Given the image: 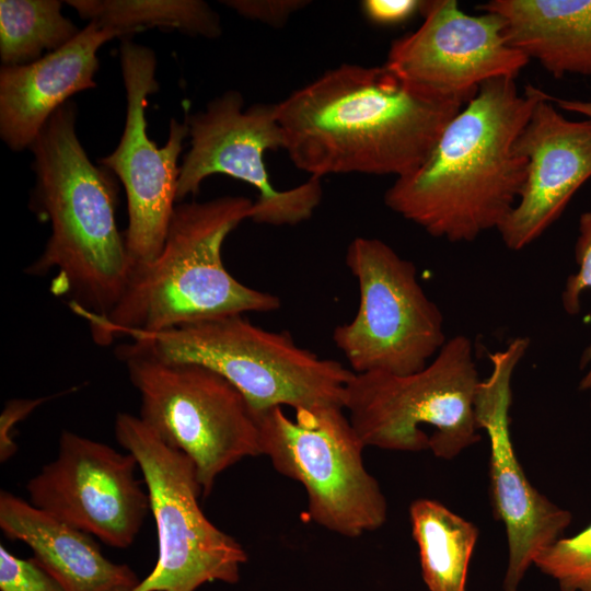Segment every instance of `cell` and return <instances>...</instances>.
Masks as SVG:
<instances>
[{"label":"cell","mask_w":591,"mask_h":591,"mask_svg":"<svg viewBox=\"0 0 591 591\" xmlns=\"http://www.w3.org/2000/svg\"><path fill=\"white\" fill-rule=\"evenodd\" d=\"M467 102L406 86L384 65H341L275 104L283 148L310 177L403 176Z\"/></svg>","instance_id":"cell-1"},{"label":"cell","mask_w":591,"mask_h":591,"mask_svg":"<svg viewBox=\"0 0 591 591\" xmlns=\"http://www.w3.org/2000/svg\"><path fill=\"white\" fill-rule=\"evenodd\" d=\"M545 94L533 85L520 93L511 78L483 83L425 161L387 188V208L453 243L473 242L498 229L517 204L526 175L515 140Z\"/></svg>","instance_id":"cell-2"},{"label":"cell","mask_w":591,"mask_h":591,"mask_svg":"<svg viewBox=\"0 0 591 591\" xmlns=\"http://www.w3.org/2000/svg\"><path fill=\"white\" fill-rule=\"evenodd\" d=\"M77 105H61L30 149L36 175L30 207L50 223L42 254L26 271L54 273L51 291L63 296L86 322L107 315L131 271L125 236L117 228L114 174L89 159L77 135Z\"/></svg>","instance_id":"cell-3"},{"label":"cell","mask_w":591,"mask_h":591,"mask_svg":"<svg viewBox=\"0 0 591 591\" xmlns=\"http://www.w3.org/2000/svg\"><path fill=\"white\" fill-rule=\"evenodd\" d=\"M253 202L244 196H222L177 204L159 255L130 273L107 315L88 321L92 339L107 346L119 336L278 310L277 296L236 280L221 256L227 236L251 218Z\"/></svg>","instance_id":"cell-4"},{"label":"cell","mask_w":591,"mask_h":591,"mask_svg":"<svg viewBox=\"0 0 591 591\" xmlns=\"http://www.w3.org/2000/svg\"><path fill=\"white\" fill-rule=\"evenodd\" d=\"M158 357L204 366L227 379L255 414L337 406L345 409L346 387L355 372L340 362L299 346L288 332H271L240 315L132 335Z\"/></svg>","instance_id":"cell-5"},{"label":"cell","mask_w":591,"mask_h":591,"mask_svg":"<svg viewBox=\"0 0 591 591\" xmlns=\"http://www.w3.org/2000/svg\"><path fill=\"white\" fill-rule=\"evenodd\" d=\"M479 382L473 343L456 335L418 372L354 373L345 409L366 447L431 449L452 459L480 440L474 408Z\"/></svg>","instance_id":"cell-6"},{"label":"cell","mask_w":591,"mask_h":591,"mask_svg":"<svg viewBox=\"0 0 591 591\" xmlns=\"http://www.w3.org/2000/svg\"><path fill=\"white\" fill-rule=\"evenodd\" d=\"M117 357L140 395L139 418L193 462L204 497L227 468L262 455L257 416L222 375L162 359L134 340L119 346Z\"/></svg>","instance_id":"cell-7"},{"label":"cell","mask_w":591,"mask_h":591,"mask_svg":"<svg viewBox=\"0 0 591 591\" xmlns=\"http://www.w3.org/2000/svg\"><path fill=\"white\" fill-rule=\"evenodd\" d=\"M117 442L138 463L158 533V560L132 591H195L207 582L236 583L247 555L204 514L193 462L167 445L139 417L119 413Z\"/></svg>","instance_id":"cell-8"},{"label":"cell","mask_w":591,"mask_h":591,"mask_svg":"<svg viewBox=\"0 0 591 591\" xmlns=\"http://www.w3.org/2000/svg\"><path fill=\"white\" fill-rule=\"evenodd\" d=\"M343 409L300 408L292 420L276 406L256 416L260 454L277 472L304 486L311 520L356 537L382 526L387 506L363 465L366 445Z\"/></svg>","instance_id":"cell-9"},{"label":"cell","mask_w":591,"mask_h":591,"mask_svg":"<svg viewBox=\"0 0 591 591\" xmlns=\"http://www.w3.org/2000/svg\"><path fill=\"white\" fill-rule=\"evenodd\" d=\"M345 262L358 281L359 306L334 329L333 341L354 372L407 375L424 369L447 338L443 315L421 288L414 263L362 236L349 243Z\"/></svg>","instance_id":"cell-10"},{"label":"cell","mask_w":591,"mask_h":591,"mask_svg":"<svg viewBox=\"0 0 591 591\" xmlns=\"http://www.w3.org/2000/svg\"><path fill=\"white\" fill-rule=\"evenodd\" d=\"M185 123L190 147L179 165L177 202L196 195L208 176L224 174L257 190L250 219L258 224L296 225L313 216L323 197L321 178L280 190L268 176L265 152L283 148L275 104L245 108L242 94L231 90Z\"/></svg>","instance_id":"cell-11"},{"label":"cell","mask_w":591,"mask_h":591,"mask_svg":"<svg viewBox=\"0 0 591 591\" xmlns=\"http://www.w3.org/2000/svg\"><path fill=\"white\" fill-rule=\"evenodd\" d=\"M119 60L127 101L125 127L116 149L100 164L119 178L126 192L124 236L132 271L152 262L164 244L177 202L178 157L188 127L171 118L167 141L159 148L148 136L146 118L147 97L159 90L155 55L124 38Z\"/></svg>","instance_id":"cell-12"},{"label":"cell","mask_w":591,"mask_h":591,"mask_svg":"<svg viewBox=\"0 0 591 591\" xmlns=\"http://www.w3.org/2000/svg\"><path fill=\"white\" fill-rule=\"evenodd\" d=\"M424 22L395 39L384 66L427 96L468 102L486 81L511 78L530 61L510 46L503 19L470 15L455 0L421 1Z\"/></svg>","instance_id":"cell-13"},{"label":"cell","mask_w":591,"mask_h":591,"mask_svg":"<svg viewBox=\"0 0 591 591\" xmlns=\"http://www.w3.org/2000/svg\"><path fill=\"white\" fill-rule=\"evenodd\" d=\"M136 468L131 453L63 430L57 457L26 485L28 501L106 545L126 548L150 511L149 494L136 478Z\"/></svg>","instance_id":"cell-14"},{"label":"cell","mask_w":591,"mask_h":591,"mask_svg":"<svg viewBox=\"0 0 591 591\" xmlns=\"http://www.w3.org/2000/svg\"><path fill=\"white\" fill-rule=\"evenodd\" d=\"M529 346L530 338L517 337L503 350L489 355L493 370L479 382L474 402L478 429L485 430L490 440V503L507 532L503 591H518L537 554L560 538L571 522L568 510L553 503L530 483L511 441V379Z\"/></svg>","instance_id":"cell-15"},{"label":"cell","mask_w":591,"mask_h":591,"mask_svg":"<svg viewBox=\"0 0 591 591\" xmlns=\"http://www.w3.org/2000/svg\"><path fill=\"white\" fill-rule=\"evenodd\" d=\"M547 93L536 103L514 150L526 160L517 204L497 229L506 247L520 251L559 219L591 178V120H570Z\"/></svg>","instance_id":"cell-16"},{"label":"cell","mask_w":591,"mask_h":591,"mask_svg":"<svg viewBox=\"0 0 591 591\" xmlns=\"http://www.w3.org/2000/svg\"><path fill=\"white\" fill-rule=\"evenodd\" d=\"M126 35L90 21L63 47L0 69V137L13 151L30 149L50 116L78 92L96 85L99 49Z\"/></svg>","instance_id":"cell-17"},{"label":"cell","mask_w":591,"mask_h":591,"mask_svg":"<svg viewBox=\"0 0 591 591\" xmlns=\"http://www.w3.org/2000/svg\"><path fill=\"white\" fill-rule=\"evenodd\" d=\"M0 529L25 543L65 591H132L141 581L129 566L107 559L91 534L5 490L0 491Z\"/></svg>","instance_id":"cell-18"},{"label":"cell","mask_w":591,"mask_h":591,"mask_svg":"<svg viewBox=\"0 0 591 591\" xmlns=\"http://www.w3.org/2000/svg\"><path fill=\"white\" fill-rule=\"evenodd\" d=\"M477 9L500 15L508 44L555 78L591 76V0H493Z\"/></svg>","instance_id":"cell-19"},{"label":"cell","mask_w":591,"mask_h":591,"mask_svg":"<svg viewBox=\"0 0 591 591\" xmlns=\"http://www.w3.org/2000/svg\"><path fill=\"white\" fill-rule=\"evenodd\" d=\"M409 518L428 590L465 591L478 529L442 503L425 498L412 502Z\"/></svg>","instance_id":"cell-20"},{"label":"cell","mask_w":591,"mask_h":591,"mask_svg":"<svg viewBox=\"0 0 591 591\" xmlns=\"http://www.w3.org/2000/svg\"><path fill=\"white\" fill-rule=\"evenodd\" d=\"M78 14L126 36L151 27L218 37L222 30L218 14L200 0H68Z\"/></svg>","instance_id":"cell-21"},{"label":"cell","mask_w":591,"mask_h":591,"mask_svg":"<svg viewBox=\"0 0 591 591\" xmlns=\"http://www.w3.org/2000/svg\"><path fill=\"white\" fill-rule=\"evenodd\" d=\"M57 0L0 1V59L20 66L39 59L71 42L81 30L62 15Z\"/></svg>","instance_id":"cell-22"},{"label":"cell","mask_w":591,"mask_h":591,"mask_svg":"<svg viewBox=\"0 0 591 591\" xmlns=\"http://www.w3.org/2000/svg\"><path fill=\"white\" fill-rule=\"evenodd\" d=\"M533 564L555 579L560 591H591V523L542 549Z\"/></svg>","instance_id":"cell-23"},{"label":"cell","mask_w":591,"mask_h":591,"mask_svg":"<svg viewBox=\"0 0 591 591\" xmlns=\"http://www.w3.org/2000/svg\"><path fill=\"white\" fill-rule=\"evenodd\" d=\"M579 234L575 245V258L578 271L568 276L561 293V302L569 315L580 312V296L591 288V211L583 212L579 219ZM591 361V347L582 357V366ZM580 390L591 389V368L580 382Z\"/></svg>","instance_id":"cell-24"},{"label":"cell","mask_w":591,"mask_h":591,"mask_svg":"<svg viewBox=\"0 0 591 591\" xmlns=\"http://www.w3.org/2000/svg\"><path fill=\"white\" fill-rule=\"evenodd\" d=\"M0 591H65L33 557L20 558L0 545Z\"/></svg>","instance_id":"cell-25"},{"label":"cell","mask_w":591,"mask_h":591,"mask_svg":"<svg viewBox=\"0 0 591 591\" xmlns=\"http://www.w3.org/2000/svg\"><path fill=\"white\" fill-rule=\"evenodd\" d=\"M227 7L240 15L259 21L274 27L286 24L289 18L305 7L310 1L304 0H225Z\"/></svg>","instance_id":"cell-26"},{"label":"cell","mask_w":591,"mask_h":591,"mask_svg":"<svg viewBox=\"0 0 591 591\" xmlns=\"http://www.w3.org/2000/svg\"><path fill=\"white\" fill-rule=\"evenodd\" d=\"M56 396V395H54ZM54 396L39 398L11 399L0 415V462L4 463L11 459L18 449L13 439V429L21 420L25 419L36 407Z\"/></svg>","instance_id":"cell-27"},{"label":"cell","mask_w":591,"mask_h":591,"mask_svg":"<svg viewBox=\"0 0 591 591\" xmlns=\"http://www.w3.org/2000/svg\"><path fill=\"white\" fill-rule=\"evenodd\" d=\"M420 4L421 1L416 0H364L361 8L372 22L390 25L409 19L420 10Z\"/></svg>","instance_id":"cell-28"},{"label":"cell","mask_w":591,"mask_h":591,"mask_svg":"<svg viewBox=\"0 0 591 591\" xmlns=\"http://www.w3.org/2000/svg\"><path fill=\"white\" fill-rule=\"evenodd\" d=\"M558 108L579 114L586 119L591 120V100H567V99H555L553 97Z\"/></svg>","instance_id":"cell-29"},{"label":"cell","mask_w":591,"mask_h":591,"mask_svg":"<svg viewBox=\"0 0 591 591\" xmlns=\"http://www.w3.org/2000/svg\"><path fill=\"white\" fill-rule=\"evenodd\" d=\"M591 406V405H590Z\"/></svg>","instance_id":"cell-30"}]
</instances>
